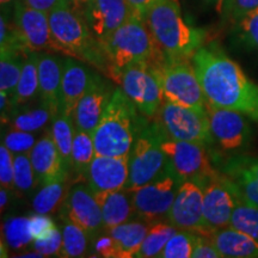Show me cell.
<instances>
[{
    "instance_id": "cell-27",
    "label": "cell",
    "mask_w": 258,
    "mask_h": 258,
    "mask_svg": "<svg viewBox=\"0 0 258 258\" xmlns=\"http://www.w3.org/2000/svg\"><path fill=\"white\" fill-rule=\"evenodd\" d=\"M24 56L21 77H19L14 98H12L14 108L25 104L38 95V56H40V51L29 50Z\"/></svg>"
},
{
    "instance_id": "cell-13",
    "label": "cell",
    "mask_w": 258,
    "mask_h": 258,
    "mask_svg": "<svg viewBox=\"0 0 258 258\" xmlns=\"http://www.w3.org/2000/svg\"><path fill=\"white\" fill-rule=\"evenodd\" d=\"M211 131L221 151L226 153H238L246 150L252 140V129L247 117L239 111L219 108L208 103Z\"/></svg>"
},
{
    "instance_id": "cell-45",
    "label": "cell",
    "mask_w": 258,
    "mask_h": 258,
    "mask_svg": "<svg viewBox=\"0 0 258 258\" xmlns=\"http://www.w3.org/2000/svg\"><path fill=\"white\" fill-rule=\"evenodd\" d=\"M56 225L53 219L48 217V214H38L35 213V215L30 217V228L34 239L42 238L49 233V232L55 228Z\"/></svg>"
},
{
    "instance_id": "cell-39",
    "label": "cell",
    "mask_w": 258,
    "mask_h": 258,
    "mask_svg": "<svg viewBox=\"0 0 258 258\" xmlns=\"http://www.w3.org/2000/svg\"><path fill=\"white\" fill-rule=\"evenodd\" d=\"M36 143V137L30 132L17 131V129H12V131L8 132L3 139V144L14 153V156L30 153Z\"/></svg>"
},
{
    "instance_id": "cell-38",
    "label": "cell",
    "mask_w": 258,
    "mask_h": 258,
    "mask_svg": "<svg viewBox=\"0 0 258 258\" xmlns=\"http://www.w3.org/2000/svg\"><path fill=\"white\" fill-rule=\"evenodd\" d=\"M196 232L188 230H178L170 240L167 241L165 247L159 253V258H189L192 257L194 239Z\"/></svg>"
},
{
    "instance_id": "cell-17",
    "label": "cell",
    "mask_w": 258,
    "mask_h": 258,
    "mask_svg": "<svg viewBox=\"0 0 258 258\" xmlns=\"http://www.w3.org/2000/svg\"><path fill=\"white\" fill-rule=\"evenodd\" d=\"M166 220L178 230L206 233L203 220V189L192 180L180 184Z\"/></svg>"
},
{
    "instance_id": "cell-23",
    "label": "cell",
    "mask_w": 258,
    "mask_h": 258,
    "mask_svg": "<svg viewBox=\"0 0 258 258\" xmlns=\"http://www.w3.org/2000/svg\"><path fill=\"white\" fill-rule=\"evenodd\" d=\"M95 196L102 209L104 230L124 224L133 219L135 211L129 189L97 192Z\"/></svg>"
},
{
    "instance_id": "cell-10",
    "label": "cell",
    "mask_w": 258,
    "mask_h": 258,
    "mask_svg": "<svg viewBox=\"0 0 258 258\" xmlns=\"http://www.w3.org/2000/svg\"><path fill=\"white\" fill-rule=\"evenodd\" d=\"M207 148L200 144L173 140L165 134L161 139V150L166 156L167 165L182 182L192 180L201 186L219 173L212 165Z\"/></svg>"
},
{
    "instance_id": "cell-47",
    "label": "cell",
    "mask_w": 258,
    "mask_h": 258,
    "mask_svg": "<svg viewBox=\"0 0 258 258\" xmlns=\"http://www.w3.org/2000/svg\"><path fill=\"white\" fill-rule=\"evenodd\" d=\"M227 163L246 170L247 172H250L251 175L256 177V178H258V158L234 156V157H232L231 159L227 161Z\"/></svg>"
},
{
    "instance_id": "cell-33",
    "label": "cell",
    "mask_w": 258,
    "mask_h": 258,
    "mask_svg": "<svg viewBox=\"0 0 258 258\" xmlns=\"http://www.w3.org/2000/svg\"><path fill=\"white\" fill-rule=\"evenodd\" d=\"M225 175L234 183L235 189L244 201L258 207V178L239 166L226 163Z\"/></svg>"
},
{
    "instance_id": "cell-25",
    "label": "cell",
    "mask_w": 258,
    "mask_h": 258,
    "mask_svg": "<svg viewBox=\"0 0 258 258\" xmlns=\"http://www.w3.org/2000/svg\"><path fill=\"white\" fill-rule=\"evenodd\" d=\"M211 238L222 257L258 258V241L231 226L213 232Z\"/></svg>"
},
{
    "instance_id": "cell-2",
    "label": "cell",
    "mask_w": 258,
    "mask_h": 258,
    "mask_svg": "<svg viewBox=\"0 0 258 258\" xmlns=\"http://www.w3.org/2000/svg\"><path fill=\"white\" fill-rule=\"evenodd\" d=\"M158 49L170 59H191L206 41V31L186 21L178 0H159L145 17Z\"/></svg>"
},
{
    "instance_id": "cell-46",
    "label": "cell",
    "mask_w": 258,
    "mask_h": 258,
    "mask_svg": "<svg viewBox=\"0 0 258 258\" xmlns=\"http://www.w3.org/2000/svg\"><path fill=\"white\" fill-rule=\"evenodd\" d=\"M93 249H95V252L98 256L114 258V245H112L111 238L109 237V234L106 232L103 234H99L96 238L95 244H93Z\"/></svg>"
},
{
    "instance_id": "cell-20",
    "label": "cell",
    "mask_w": 258,
    "mask_h": 258,
    "mask_svg": "<svg viewBox=\"0 0 258 258\" xmlns=\"http://www.w3.org/2000/svg\"><path fill=\"white\" fill-rule=\"evenodd\" d=\"M93 72L76 57L62 61L61 77V110L72 116L82 97L88 91Z\"/></svg>"
},
{
    "instance_id": "cell-16",
    "label": "cell",
    "mask_w": 258,
    "mask_h": 258,
    "mask_svg": "<svg viewBox=\"0 0 258 258\" xmlns=\"http://www.w3.org/2000/svg\"><path fill=\"white\" fill-rule=\"evenodd\" d=\"M132 15L127 0H90L83 11L90 31L102 46Z\"/></svg>"
},
{
    "instance_id": "cell-34",
    "label": "cell",
    "mask_w": 258,
    "mask_h": 258,
    "mask_svg": "<svg viewBox=\"0 0 258 258\" xmlns=\"http://www.w3.org/2000/svg\"><path fill=\"white\" fill-rule=\"evenodd\" d=\"M53 111L49 108H47L43 103H41L40 106L36 108L28 109V110L14 114L11 118V127L12 129L23 132H34L40 131L54 117Z\"/></svg>"
},
{
    "instance_id": "cell-8",
    "label": "cell",
    "mask_w": 258,
    "mask_h": 258,
    "mask_svg": "<svg viewBox=\"0 0 258 258\" xmlns=\"http://www.w3.org/2000/svg\"><path fill=\"white\" fill-rule=\"evenodd\" d=\"M153 120L165 137L208 147L214 144L207 110L186 108L164 101Z\"/></svg>"
},
{
    "instance_id": "cell-5",
    "label": "cell",
    "mask_w": 258,
    "mask_h": 258,
    "mask_svg": "<svg viewBox=\"0 0 258 258\" xmlns=\"http://www.w3.org/2000/svg\"><path fill=\"white\" fill-rule=\"evenodd\" d=\"M109 61V78L117 82L120 74L135 63L153 64L164 55L158 49L145 19L132 15L103 43Z\"/></svg>"
},
{
    "instance_id": "cell-26",
    "label": "cell",
    "mask_w": 258,
    "mask_h": 258,
    "mask_svg": "<svg viewBox=\"0 0 258 258\" xmlns=\"http://www.w3.org/2000/svg\"><path fill=\"white\" fill-rule=\"evenodd\" d=\"M76 123L72 116L64 114L60 110L51 120L50 135L59 150L61 159L66 170H72V147L74 135H76Z\"/></svg>"
},
{
    "instance_id": "cell-19",
    "label": "cell",
    "mask_w": 258,
    "mask_h": 258,
    "mask_svg": "<svg viewBox=\"0 0 258 258\" xmlns=\"http://www.w3.org/2000/svg\"><path fill=\"white\" fill-rule=\"evenodd\" d=\"M128 178V157L95 156L85 175L95 194L127 188Z\"/></svg>"
},
{
    "instance_id": "cell-28",
    "label": "cell",
    "mask_w": 258,
    "mask_h": 258,
    "mask_svg": "<svg viewBox=\"0 0 258 258\" xmlns=\"http://www.w3.org/2000/svg\"><path fill=\"white\" fill-rule=\"evenodd\" d=\"M24 51L15 48H0V91L14 98L16 88L21 77L24 57L21 56Z\"/></svg>"
},
{
    "instance_id": "cell-37",
    "label": "cell",
    "mask_w": 258,
    "mask_h": 258,
    "mask_svg": "<svg viewBox=\"0 0 258 258\" xmlns=\"http://www.w3.org/2000/svg\"><path fill=\"white\" fill-rule=\"evenodd\" d=\"M15 173H14V189L22 194L30 192L38 180L32 167L29 153L15 156Z\"/></svg>"
},
{
    "instance_id": "cell-7",
    "label": "cell",
    "mask_w": 258,
    "mask_h": 258,
    "mask_svg": "<svg viewBox=\"0 0 258 258\" xmlns=\"http://www.w3.org/2000/svg\"><path fill=\"white\" fill-rule=\"evenodd\" d=\"M163 131L156 121H147L135 139L128 154L129 178L127 189L133 190L146 184L167 166L161 150Z\"/></svg>"
},
{
    "instance_id": "cell-41",
    "label": "cell",
    "mask_w": 258,
    "mask_h": 258,
    "mask_svg": "<svg viewBox=\"0 0 258 258\" xmlns=\"http://www.w3.org/2000/svg\"><path fill=\"white\" fill-rule=\"evenodd\" d=\"M258 9V0H225L222 15L235 24Z\"/></svg>"
},
{
    "instance_id": "cell-53",
    "label": "cell",
    "mask_w": 258,
    "mask_h": 258,
    "mask_svg": "<svg viewBox=\"0 0 258 258\" xmlns=\"http://www.w3.org/2000/svg\"><path fill=\"white\" fill-rule=\"evenodd\" d=\"M9 190L5 189V188H2L0 190V200H2V202H0V206H2V209H4V207L6 205H8V200H9Z\"/></svg>"
},
{
    "instance_id": "cell-9",
    "label": "cell",
    "mask_w": 258,
    "mask_h": 258,
    "mask_svg": "<svg viewBox=\"0 0 258 258\" xmlns=\"http://www.w3.org/2000/svg\"><path fill=\"white\" fill-rule=\"evenodd\" d=\"M182 183L175 171L167 165L152 180L131 190L135 215L148 224L167 218Z\"/></svg>"
},
{
    "instance_id": "cell-44",
    "label": "cell",
    "mask_w": 258,
    "mask_h": 258,
    "mask_svg": "<svg viewBox=\"0 0 258 258\" xmlns=\"http://www.w3.org/2000/svg\"><path fill=\"white\" fill-rule=\"evenodd\" d=\"M194 258H221L222 254L218 247L215 246L214 241L212 240L211 235L203 234L196 232L195 239L192 246Z\"/></svg>"
},
{
    "instance_id": "cell-15",
    "label": "cell",
    "mask_w": 258,
    "mask_h": 258,
    "mask_svg": "<svg viewBox=\"0 0 258 258\" xmlns=\"http://www.w3.org/2000/svg\"><path fill=\"white\" fill-rule=\"evenodd\" d=\"M12 15L18 36L25 49L32 51L56 50L47 12L30 8L22 0L15 4Z\"/></svg>"
},
{
    "instance_id": "cell-11",
    "label": "cell",
    "mask_w": 258,
    "mask_h": 258,
    "mask_svg": "<svg viewBox=\"0 0 258 258\" xmlns=\"http://www.w3.org/2000/svg\"><path fill=\"white\" fill-rule=\"evenodd\" d=\"M117 83L140 114L147 118L156 116L164 103V96L152 64H132L120 74Z\"/></svg>"
},
{
    "instance_id": "cell-30",
    "label": "cell",
    "mask_w": 258,
    "mask_h": 258,
    "mask_svg": "<svg viewBox=\"0 0 258 258\" xmlns=\"http://www.w3.org/2000/svg\"><path fill=\"white\" fill-rule=\"evenodd\" d=\"M62 220V246H61L60 257L72 258L82 257L88 251L90 237L82 227L74 224L69 219L60 217Z\"/></svg>"
},
{
    "instance_id": "cell-51",
    "label": "cell",
    "mask_w": 258,
    "mask_h": 258,
    "mask_svg": "<svg viewBox=\"0 0 258 258\" xmlns=\"http://www.w3.org/2000/svg\"><path fill=\"white\" fill-rule=\"evenodd\" d=\"M206 2H207L208 4H211L219 15H222V11H224L225 0H206Z\"/></svg>"
},
{
    "instance_id": "cell-35",
    "label": "cell",
    "mask_w": 258,
    "mask_h": 258,
    "mask_svg": "<svg viewBox=\"0 0 258 258\" xmlns=\"http://www.w3.org/2000/svg\"><path fill=\"white\" fill-rule=\"evenodd\" d=\"M230 226L258 241V207L244 201L239 196L232 214Z\"/></svg>"
},
{
    "instance_id": "cell-3",
    "label": "cell",
    "mask_w": 258,
    "mask_h": 258,
    "mask_svg": "<svg viewBox=\"0 0 258 258\" xmlns=\"http://www.w3.org/2000/svg\"><path fill=\"white\" fill-rule=\"evenodd\" d=\"M147 121L123 90L116 88L92 133L96 156L128 157L135 139Z\"/></svg>"
},
{
    "instance_id": "cell-36",
    "label": "cell",
    "mask_w": 258,
    "mask_h": 258,
    "mask_svg": "<svg viewBox=\"0 0 258 258\" xmlns=\"http://www.w3.org/2000/svg\"><path fill=\"white\" fill-rule=\"evenodd\" d=\"M6 244L15 250H22L31 245L32 237L30 228V218L16 217L10 218L4 225Z\"/></svg>"
},
{
    "instance_id": "cell-12",
    "label": "cell",
    "mask_w": 258,
    "mask_h": 258,
    "mask_svg": "<svg viewBox=\"0 0 258 258\" xmlns=\"http://www.w3.org/2000/svg\"><path fill=\"white\" fill-rule=\"evenodd\" d=\"M202 189L205 230L211 235L213 232L230 226L239 194L230 177L220 173L209 179Z\"/></svg>"
},
{
    "instance_id": "cell-4",
    "label": "cell",
    "mask_w": 258,
    "mask_h": 258,
    "mask_svg": "<svg viewBox=\"0 0 258 258\" xmlns=\"http://www.w3.org/2000/svg\"><path fill=\"white\" fill-rule=\"evenodd\" d=\"M48 17L56 51L85 61L109 76V61L104 48L93 37L82 15L60 2Z\"/></svg>"
},
{
    "instance_id": "cell-48",
    "label": "cell",
    "mask_w": 258,
    "mask_h": 258,
    "mask_svg": "<svg viewBox=\"0 0 258 258\" xmlns=\"http://www.w3.org/2000/svg\"><path fill=\"white\" fill-rule=\"evenodd\" d=\"M159 0H127L128 5L131 6L132 12L138 17L145 19L146 14L152 6Z\"/></svg>"
},
{
    "instance_id": "cell-49",
    "label": "cell",
    "mask_w": 258,
    "mask_h": 258,
    "mask_svg": "<svg viewBox=\"0 0 258 258\" xmlns=\"http://www.w3.org/2000/svg\"><path fill=\"white\" fill-rule=\"evenodd\" d=\"M25 4L40 11L49 14L53 9H55L60 4L61 0H23Z\"/></svg>"
},
{
    "instance_id": "cell-31",
    "label": "cell",
    "mask_w": 258,
    "mask_h": 258,
    "mask_svg": "<svg viewBox=\"0 0 258 258\" xmlns=\"http://www.w3.org/2000/svg\"><path fill=\"white\" fill-rule=\"evenodd\" d=\"M66 179L61 178L47 183L35 195L32 200V209L38 214H50L59 207L66 196Z\"/></svg>"
},
{
    "instance_id": "cell-1",
    "label": "cell",
    "mask_w": 258,
    "mask_h": 258,
    "mask_svg": "<svg viewBox=\"0 0 258 258\" xmlns=\"http://www.w3.org/2000/svg\"><path fill=\"white\" fill-rule=\"evenodd\" d=\"M191 62L209 104L239 111L258 124V84L218 43L203 44Z\"/></svg>"
},
{
    "instance_id": "cell-18",
    "label": "cell",
    "mask_w": 258,
    "mask_h": 258,
    "mask_svg": "<svg viewBox=\"0 0 258 258\" xmlns=\"http://www.w3.org/2000/svg\"><path fill=\"white\" fill-rule=\"evenodd\" d=\"M115 89L110 80L103 78L99 73L93 72L88 91L79 101L73 115L74 123L78 131L93 133L106 106L110 103Z\"/></svg>"
},
{
    "instance_id": "cell-40",
    "label": "cell",
    "mask_w": 258,
    "mask_h": 258,
    "mask_svg": "<svg viewBox=\"0 0 258 258\" xmlns=\"http://www.w3.org/2000/svg\"><path fill=\"white\" fill-rule=\"evenodd\" d=\"M61 246H62V232L59 228H53L49 233L42 238L34 239L31 247L34 251H37L43 256H59Z\"/></svg>"
},
{
    "instance_id": "cell-50",
    "label": "cell",
    "mask_w": 258,
    "mask_h": 258,
    "mask_svg": "<svg viewBox=\"0 0 258 258\" xmlns=\"http://www.w3.org/2000/svg\"><path fill=\"white\" fill-rule=\"evenodd\" d=\"M61 2L72 9L73 11L78 12V14L83 16L84 9H85L86 4H88L90 0H61Z\"/></svg>"
},
{
    "instance_id": "cell-29",
    "label": "cell",
    "mask_w": 258,
    "mask_h": 258,
    "mask_svg": "<svg viewBox=\"0 0 258 258\" xmlns=\"http://www.w3.org/2000/svg\"><path fill=\"white\" fill-rule=\"evenodd\" d=\"M178 228L171 225L169 221H156L150 226L146 237L143 241L140 250L138 251V258H151L158 257L163 251L167 241L172 237Z\"/></svg>"
},
{
    "instance_id": "cell-43",
    "label": "cell",
    "mask_w": 258,
    "mask_h": 258,
    "mask_svg": "<svg viewBox=\"0 0 258 258\" xmlns=\"http://www.w3.org/2000/svg\"><path fill=\"white\" fill-rule=\"evenodd\" d=\"M15 156L4 144L0 146V183L2 188L14 189Z\"/></svg>"
},
{
    "instance_id": "cell-32",
    "label": "cell",
    "mask_w": 258,
    "mask_h": 258,
    "mask_svg": "<svg viewBox=\"0 0 258 258\" xmlns=\"http://www.w3.org/2000/svg\"><path fill=\"white\" fill-rule=\"evenodd\" d=\"M96 156L92 134L76 131L72 147V170L77 176L85 177L89 165Z\"/></svg>"
},
{
    "instance_id": "cell-42",
    "label": "cell",
    "mask_w": 258,
    "mask_h": 258,
    "mask_svg": "<svg viewBox=\"0 0 258 258\" xmlns=\"http://www.w3.org/2000/svg\"><path fill=\"white\" fill-rule=\"evenodd\" d=\"M237 24L243 41L258 53V9L244 17Z\"/></svg>"
},
{
    "instance_id": "cell-52",
    "label": "cell",
    "mask_w": 258,
    "mask_h": 258,
    "mask_svg": "<svg viewBox=\"0 0 258 258\" xmlns=\"http://www.w3.org/2000/svg\"><path fill=\"white\" fill-rule=\"evenodd\" d=\"M18 2H22V0H0L2 11H9L10 9H14L15 4Z\"/></svg>"
},
{
    "instance_id": "cell-22",
    "label": "cell",
    "mask_w": 258,
    "mask_h": 258,
    "mask_svg": "<svg viewBox=\"0 0 258 258\" xmlns=\"http://www.w3.org/2000/svg\"><path fill=\"white\" fill-rule=\"evenodd\" d=\"M62 61L55 55L41 53L38 56V95L41 103L53 111L61 110V77Z\"/></svg>"
},
{
    "instance_id": "cell-14",
    "label": "cell",
    "mask_w": 258,
    "mask_h": 258,
    "mask_svg": "<svg viewBox=\"0 0 258 258\" xmlns=\"http://www.w3.org/2000/svg\"><path fill=\"white\" fill-rule=\"evenodd\" d=\"M60 217L82 227L90 239L97 238L104 230L102 209L88 183H78L70 188L60 209Z\"/></svg>"
},
{
    "instance_id": "cell-6",
    "label": "cell",
    "mask_w": 258,
    "mask_h": 258,
    "mask_svg": "<svg viewBox=\"0 0 258 258\" xmlns=\"http://www.w3.org/2000/svg\"><path fill=\"white\" fill-rule=\"evenodd\" d=\"M152 67L159 80L164 101L198 110H207L208 101L191 59H170L163 56Z\"/></svg>"
},
{
    "instance_id": "cell-21",
    "label": "cell",
    "mask_w": 258,
    "mask_h": 258,
    "mask_svg": "<svg viewBox=\"0 0 258 258\" xmlns=\"http://www.w3.org/2000/svg\"><path fill=\"white\" fill-rule=\"evenodd\" d=\"M36 173L38 184L44 185L53 180L67 178L69 171L63 165L60 152L50 133L42 137L29 153Z\"/></svg>"
},
{
    "instance_id": "cell-24",
    "label": "cell",
    "mask_w": 258,
    "mask_h": 258,
    "mask_svg": "<svg viewBox=\"0 0 258 258\" xmlns=\"http://www.w3.org/2000/svg\"><path fill=\"white\" fill-rule=\"evenodd\" d=\"M147 224L148 222L144 220H131L105 230L114 245L115 258H132L137 256L150 230V225Z\"/></svg>"
}]
</instances>
